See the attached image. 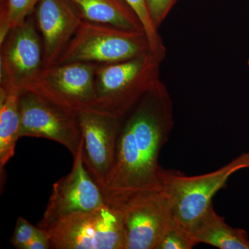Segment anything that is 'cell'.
Wrapping results in <instances>:
<instances>
[{"mask_svg":"<svg viewBox=\"0 0 249 249\" xmlns=\"http://www.w3.org/2000/svg\"><path fill=\"white\" fill-rule=\"evenodd\" d=\"M120 121L114 165L100 187L106 204L119 209L161 188L159 160L174 125L173 101L164 83L156 82Z\"/></svg>","mask_w":249,"mask_h":249,"instance_id":"cell-1","label":"cell"},{"mask_svg":"<svg viewBox=\"0 0 249 249\" xmlns=\"http://www.w3.org/2000/svg\"><path fill=\"white\" fill-rule=\"evenodd\" d=\"M163 60L151 51L124 61L98 65L92 109L120 118L160 80Z\"/></svg>","mask_w":249,"mask_h":249,"instance_id":"cell-2","label":"cell"},{"mask_svg":"<svg viewBox=\"0 0 249 249\" xmlns=\"http://www.w3.org/2000/svg\"><path fill=\"white\" fill-rule=\"evenodd\" d=\"M245 168H249V152L219 169L196 176L160 168V186L169 199L174 221L189 232L193 224L213 204L214 196L225 187L231 176Z\"/></svg>","mask_w":249,"mask_h":249,"instance_id":"cell-3","label":"cell"},{"mask_svg":"<svg viewBox=\"0 0 249 249\" xmlns=\"http://www.w3.org/2000/svg\"><path fill=\"white\" fill-rule=\"evenodd\" d=\"M144 31L125 30L83 21L55 65L86 62L107 65L150 52Z\"/></svg>","mask_w":249,"mask_h":249,"instance_id":"cell-4","label":"cell"},{"mask_svg":"<svg viewBox=\"0 0 249 249\" xmlns=\"http://www.w3.org/2000/svg\"><path fill=\"white\" fill-rule=\"evenodd\" d=\"M47 231L51 249H126L122 210L107 204L60 218Z\"/></svg>","mask_w":249,"mask_h":249,"instance_id":"cell-5","label":"cell"},{"mask_svg":"<svg viewBox=\"0 0 249 249\" xmlns=\"http://www.w3.org/2000/svg\"><path fill=\"white\" fill-rule=\"evenodd\" d=\"M98 66L94 63L73 62L43 67L22 91L35 93L79 114L94 107L95 75Z\"/></svg>","mask_w":249,"mask_h":249,"instance_id":"cell-6","label":"cell"},{"mask_svg":"<svg viewBox=\"0 0 249 249\" xmlns=\"http://www.w3.org/2000/svg\"><path fill=\"white\" fill-rule=\"evenodd\" d=\"M19 138L50 139L66 147L73 159L78 155L83 143L78 114L29 91L19 93Z\"/></svg>","mask_w":249,"mask_h":249,"instance_id":"cell-7","label":"cell"},{"mask_svg":"<svg viewBox=\"0 0 249 249\" xmlns=\"http://www.w3.org/2000/svg\"><path fill=\"white\" fill-rule=\"evenodd\" d=\"M43 67V43L33 14L0 43V87L20 93Z\"/></svg>","mask_w":249,"mask_h":249,"instance_id":"cell-8","label":"cell"},{"mask_svg":"<svg viewBox=\"0 0 249 249\" xmlns=\"http://www.w3.org/2000/svg\"><path fill=\"white\" fill-rule=\"evenodd\" d=\"M106 204L101 188L85 168L82 146L73 158L71 172L54 183L47 208L37 227L47 231L60 218L92 211Z\"/></svg>","mask_w":249,"mask_h":249,"instance_id":"cell-9","label":"cell"},{"mask_svg":"<svg viewBox=\"0 0 249 249\" xmlns=\"http://www.w3.org/2000/svg\"><path fill=\"white\" fill-rule=\"evenodd\" d=\"M121 210L126 249H157L174 221L169 199L162 188L131 199Z\"/></svg>","mask_w":249,"mask_h":249,"instance_id":"cell-10","label":"cell"},{"mask_svg":"<svg viewBox=\"0 0 249 249\" xmlns=\"http://www.w3.org/2000/svg\"><path fill=\"white\" fill-rule=\"evenodd\" d=\"M85 168L98 186L104 184L115 160L120 118L94 110L78 114Z\"/></svg>","mask_w":249,"mask_h":249,"instance_id":"cell-11","label":"cell"},{"mask_svg":"<svg viewBox=\"0 0 249 249\" xmlns=\"http://www.w3.org/2000/svg\"><path fill=\"white\" fill-rule=\"evenodd\" d=\"M34 16L43 43L44 67L52 66L83 20L70 0H39Z\"/></svg>","mask_w":249,"mask_h":249,"instance_id":"cell-12","label":"cell"},{"mask_svg":"<svg viewBox=\"0 0 249 249\" xmlns=\"http://www.w3.org/2000/svg\"><path fill=\"white\" fill-rule=\"evenodd\" d=\"M196 245L205 244L220 249H249V237L243 229L233 228L211 205L189 231Z\"/></svg>","mask_w":249,"mask_h":249,"instance_id":"cell-13","label":"cell"},{"mask_svg":"<svg viewBox=\"0 0 249 249\" xmlns=\"http://www.w3.org/2000/svg\"><path fill=\"white\" fill-rule=\"evenodd\" d=\"M70 1L85 22L108 24L125 30L144 31L138 16L125 0Z\"/></svg>","mask_w":249,"mask_h":249,"instance_id":"cell-14","label":"cell"},{"mask_svg":"<svg viewBox=\"0 0 249 249\" xmlns=\"http://www.w3.org/2000/svg\"><path fill=\"white\" fill-rule=\"evenodd\" d=\"M19 92L0 87V170L14 157L19 139Z\"/></svg>","mask_w":249,"mask_h":249,"instance_id":"cell-15","label":"cell"},{"mask_svg":"<svg viewBox=\"0 0 249 249\" xmlns=\"http://www.w3.org/2000/svg\"><path fill=\"white\" fill-rule=\"evenodd\" d=\"M39 0H0V43L13 28L34 14Z\"/></svg>","mask_w":249,"mask_h":249,"instance_id":"cell-16","label":"cell"},{"mask_svg":"<svg viewBox=\"0 0 249 249\" xmlns=\"http://www.w3.org/2000/svg\"><path fill=\"white\" fill-rule=\"evenodd\" d=\"M129 6L134 10L138 16L142 27L146 34L150 51L159 58L163 60L165 58L166 49L163 40L157 29L152 22L149 15L145 0H125Z\"/></svg>","mask_w":249,"mask_h":249,"instance_id":"cell-17","label":"cell"},{"mask_svg":"<svg viewBox=\"0 0 249 249\" xmlns=\"http://www.w3.org/2000/svg\"><path fill=\"white\" fill-rule=\"evenodd\" d=\"M196 246L189 232L173 221L165 231L157 249H191Z\"/></svg>","mask_w":249,"mask_h":249,"instance_id":"cell-18","label":"cell"},{"mask_svg":"<svg viewBox=\"0 0 249 249\" xmlns=\"http://www.w3.org/2000/svg\"><path fill=\"white\" fill-rule=\"evenodd\" d=\"M39 228L30 224L25 218L19 217L16 222V228L11 242L14 247L18 249H24L34 236L38 232Z\"/></svg>","mask_w":249,"mask_h":249,"instance_id":"cell-19","label":"cell"},{"mask_svg":"<svg viewBox=\"0 0 249 249\" xmlns=\"http://www.w3.org/2000/svg\"><path fill=\"white\" fill-rule=\"evenodd\" d=\"M178 1L179 0H145L152 22L158 30Z\"/></svg>","mask_w":249,"mask_h":249,"instance_id":"cell-20","label":"cell"},{"mask_svg":"<svg viewBox=\"0 0 249 249\" xmlns=\"http://www.w3.org/2000/svg\"><path fill=\"white\" fill-rule=\"evenodd\" d=\"M40 229V228H39ZM51 249L50 240L47 231L39 229L38 232L26 246L24 249Z\"/></svg>","mask_w":249,"mask_h":249,"instance_id":"cell-21","label":"cell"},{"mask_svg":"<svg viewBox=\"0 0 249 249\" xmlns=\"http://www.w3.org/2000/svg\"><path fill=\"white\" fill-rule=\"evenodd\" d=\"M248 65L249 66V60H248Z\"/></svg>","mask_w":249,"mask_h":249,"instance_id":"cell-22","label":"cell"}]
</instances>
